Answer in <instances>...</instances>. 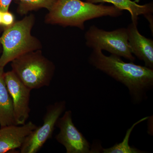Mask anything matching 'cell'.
Instances as JSON below:
<instances>
[{
  "label": "cell",
  "mask_w": 153,
  "mask_h": 153,
  "mask_svg": "<svg viewBox=\"0 0 153 153\" xmlns=\"http://www.w3.org/2000/svg\"><path fill=\"white\" fill-rule=\"evenodd\" d=\"M88 62L127 88L135 104L141 103L147 98V93L152 89L153 69L131 61L124 62L117 55L106 56L98 49H93Z\"/></svg>",
  "instance_id": "obj_1"
},
{
  "label": "cell",
  "mask_w": 153,
  "mask_h": 153,
  "mask_svg": "<svg viewBox=\"0 0 153 153\" xmlns=\"http://www.w3.org/2000/svg\"><path fill=\"white\" fill-rule=\"evenodd\" d=\"M122 14V10L114 6L97 4L81 0H57L46 15L45 22L83 30L85 23L88 20L104 16L117 18Z\"/></svg>",
  "instance_id": "obj_2"
},
{
  "label": "cell",
  "mask_w": 153,
  "mask_h": 153,
  "mask_svg": "<svg viewBox=\"0 0 153 153\" xmlns=\"http://www.w3.org/2000/svg\"><path fill=\"white\" fill-rule=\"evenodd\" d=\"M35 23V17L31 14L4 29L0 37L3 47L0 67H4L14 59L26 53L42 49L41 41L31 34Z\"/></svg>",
  "instance_id": "obj_3"
},
{
  "label": "cell",
  "mask_w": 153,
  "mask_h": 153,
  "mask_svg": "<svg viewBox=\"0 0 153 153\" xmlns=\"http://www.w3.org/2000/svg\"><path fill=\"white\" fill-rule=\"evenodd\" d=\"M12 71L31 90L49 86L54 76V63L41 50L28 52L11 61Z\"/></svg>",
  "instance_id": "obj_4"
},
{
  "label": "cell",
  "mask_w": 153,
  "mask_h": 153,
  "mask_svg": "<svg viewBox=\"0 0 153 153\" xmlns=\"http://www.w3.org/2000/svg\"><path fill=\"white\" fill-rule=\"evenodd\" d=\"M85 39L86 46L92 49L105 50L131 62L135 60L129 45L126 28L107 31L92 25L85 33Z\"/></svg>",
  "instance_id": "obj_5"
},
{
  "label": "cell",
  "mask_w": 153,
  "mask_h": 153,
  "mask_svg": "<svg viewBox=\"0 0 153 153\" xmlns=\"http://www.w3.org/2000/svg\"><path fill=\"white\" fill-rule=\"evenodd\" d=\"M66 108V102L64 100L49 105L43 118V124L37 127L27 137L20 148V152H38L47 140L52 137L57 121Z\"/></svg>",
  "instance_id": "obj_6"
},
{
  "label": "cell",
  "mask_w": 153,
  "mask_h": 153,
  "mask_svg": "<svg viewBox=\"0 0 153 153\" xmlns=\"http://www.w3.org/2000/svg\"><path fill=\"white\" fill-rule=\"evenodd\" d=\"M56 126L60 132L55 137L64 146L67 153H95L90 144L73 123L71 111H65L57 121Z\"/></svg>",
  "instance_id": "obj_7"
},
{
  "label": "cell",
  "mask_w": 153,
  "mask_h": 153,
  "mask_svg": "<svg viewBox=\"0 0 153 153\" xmlns=\"http://www.w3.org/2000/svg\"><path fill=\"white\" fill-rule=\"evenodd\" d=\"M5 82L13 102L17 125H23L29 117L31 90L18 78L13 71L4 72Z\"/></svg>",
  "instance_id": "obj_8"
},
{
  "label": "cell",
  "mask_w": 153,
  "mask_h": 153,
  "mask_svg": "<svg viewBox=\"0 0 153 153\" xmlns=\"http://www.w3.org/2000/svg\"><path fill=\"white\" fill-rule=\"evenodd\" d=\"M138 21L132 22L126 28L128 44L133 55L153 69V41L140 34Z\"/></svg>",
  "instance_id": "obj_9"
},
{
  "label": "cell",
  "mask_w": 153,
  "mask_h": 153,
  "mask_svg": "<svg viewBox=\"0 0 153 153\" xmlns=\"http://www.w3.org/2000/svg\"><path fill=\"white\" fill-rule=\"evenodd\" d=\"M37 127L31 121L20 126L13 125L1 127L0 153L8 152L20 149L27 137Z\"/></svg>",
  "instance_id": "obj_10"
},
{
  "label": "cell",
  "mask_w": 153,
  "mask_h": 153,
  "mask_svg": "<svg viewBox=\"0 0 153 153\" xmlns=\"http://www.w3.org/2000/svg\"><path fill=\"white\" fill-rule=\"evenodd\" d=\"M4 67H0V126L17 125L14 117L12 98L7 88L4 76Z\"/></svg>",
  "instance_id": "obj_11"
},
{
  "label": "cell",
  "mask_w": 153,
  "mask_h": 153,
  "mask_svg": "<svg viewBox=\"0 0 153 153\" xmlns=\"http://www.w3.org/2000/svg\"><path fill=\"white\" fill-rule=\"evenodd\" d=\"M86 1L95 4L110 3L113 6L121 10H126L129 12L131 16L132 22L138 21L139 16L141 15H143L146 17L152 15L153 13L152 3L140 5L137 3L138 1L131 0H86Z\"/></svg>",
  "instance_id": "obj_12"
},
{
  "label": "cell",
  "mask_w": 153,
  "mask_h": 153,
  "mask_svg": "<svg viewBox=\"0 0 153 153\" xmlns=\"http://www.w3.org/2000/svg\"><path fill=\"white\" fill-rule=\"evenodd\" d=\"M149 118V117L141 119L132 125L130 128L127 130L123 140L119 143H117L113 146L109 148L103 149L102 150V152L103 153H144L145 151L140 150L136 148L133 147L129 144V140L132 132L136 126L141 123L144 121Z\"/></svg>",
  "instance_id": "obj_13"
},
{
  "label": "cell",
  "mask_w": 153,
  "mask_h": 153,
  "mask_svg": "<svg viewBox=\"0 0 153 153\" xmlns=\"http://www.w3.org/2000/svg\"><path fill=\"white\" fill-rule=\"evenodd\" d=\"M17 12L21 16L26 15L30 11L41 8L50 10L57 0H19Z\"/></svg>",
  "instance_id": "obj_14"
},
{
  "label": "cell",
  "mask_w": 153,
  "mask_h": 153,
  "mask_svg": "<svg viewBox=\"0 0 153 153\" xmlns=\"http://www.w3.org/2000/svg\"><path fill=\"white\" fill-rule=\"evenodd\" d=\"M15 22V18L13 14L9 11L3 12L1 26L4 29L11 27Z\"/></svg>",
  "instance_id": "obj_15"
},
{
  "label": "cell",
  "mask_w": 153,
  "mask_h": 153,
  "mask_svg": "<svg viewBox=\"0 0 153 153\" xmlns=\"http://www.w3.org/2000/svg\"><path fill=\"white\" fill-rule=\"evenodd\" d=\"M13 0H0V11H9V7Z\"/></svg>",
  "instance_id": "obj_16"
},
{
  "label": "cell",
  "mask_w": 153,
  "mask_h": 153,
  "mask_svg": "<svg viewBox=\"0 0 153 153\" xmlns=\"http://www.w3.org/2000/svg\"><path fill=\"white\" fill-rule=\"evenodd\" d=\"M3 12L0 11V26H1L2 18V15Z\"/></svg>",
  "instance_id": "obj_17"
},
{
  "label": "cell",
  "mask_w": 153,
  "mask_h": 153,
  "mask_svg": "<svg viewBox=\"0 0 153 153\" xmlns=\"http://www.w3.org/2000/svg\"><path fill=\"white\" fill-rule=\"evenodd\" d=\"M1 42H0V47H1Z\"/></svg>",
  "instance_id": "obj_18"
}]
</instances>
